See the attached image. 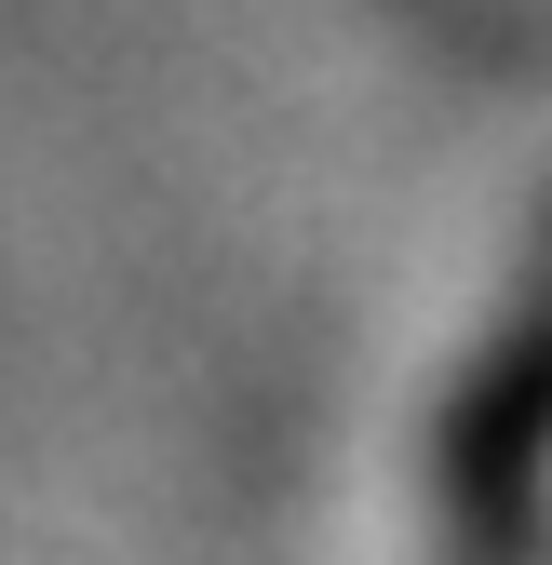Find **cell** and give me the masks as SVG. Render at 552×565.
<instances>
[]
</instances>
